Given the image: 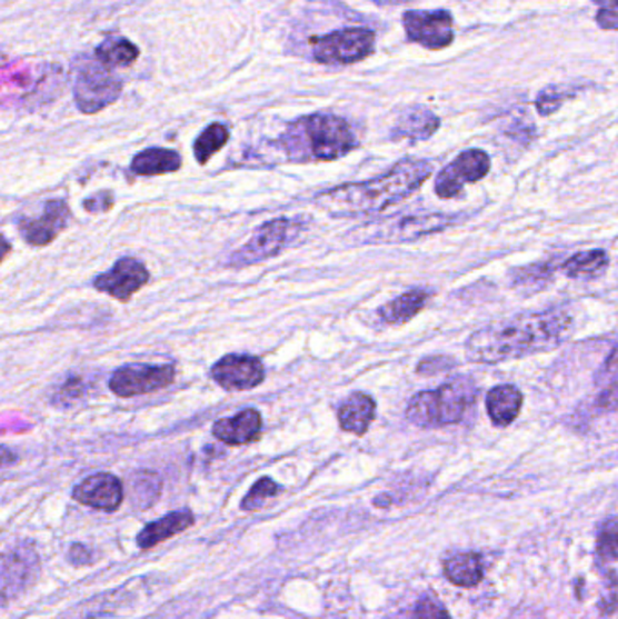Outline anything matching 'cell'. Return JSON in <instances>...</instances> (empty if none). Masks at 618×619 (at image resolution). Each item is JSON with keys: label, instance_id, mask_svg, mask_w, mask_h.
Returning <instances> with one entry per match:
<instances>
[{"label": "cell", "instance_id": "obj_1", "mask_svg": "<svg viewBox=\"0 0 618 619\" xmlns=\"http://www.w3.org/2000/svg\"><path fill=\"white\" fill-rule=\"evenodd\" d=\"M575 321L562 308L525 312L486 325L468 337L467 359L497 365L559 348L574 332Z\"/></svg>", "mask_w": 618, "mask_h": 619}, {"label": "cell", "instance_id": "obj_2", "mask_svg": "<svg viewBox=\"0 0 618 619\" xmlns=\"http://www.w3.org/2000/svg\"><path fill=\"white\" fill-rule=\"evenodd\" d=\"M427 160L407 158L393 166L392 171L361 183H345L316 196L319 209L335 218H356L383 212L388 207L407 200L432 174Z\"/></svg>", "mask_w": 618, "mask_h": 619}, {"label": "cell", "instance_id": "obj_3", "mask_svg": "<svg viewBox=\"0 0 618 619\" xmlns=\"http://www.w3.org/2000/svg\"><path fill=\"white\" fill-rule=\"evenodd\" d=\"M278 146L290 161H332L352 152L358 147V137L343 118L319 112L290 123Z\"/></svg>", "mask_w": 618, "mask_h": 619}, {"label": "cell", "instance_id": "obj_4", "mask_svg": "<svg viewBox=\"0 0 618 619\" xmlns=\"http://www.w3.org/2000/svg\"><path fill=\"white\" fill-rule=\"evenodd\" d=\"M477 386L468 377H457L433 391H421L407 406L408 422L419 428L459 425L476 402Z\"/></svg>", "mask_w": 618, "mask_h": 619}, {"label": "cell", "instance_id": "obj_5", "mask_svg": "<svg viewBox=\"0 0 618 619\" xmlns=\"http://www.w3.org/2000/svg\"><path fill=\"white\" fill-rule=\"evenodd\" d=\"M456 221L457 216L447 214L396 216L353 227L345 236V241L350 244L408 243L437 234Z\"/></svg>", "mask_w": 618, "mask_h": 619}, {"label": "cell", "instance_id": "obj_6", "mask_svg": "<svg viewBox=\"0 0 618 619\" xmlns=\"http://www.w3.org/2000/svg\"><path fill=\"white\" fill-rule=\"evenodd\" d=\"M301 227L303 223L300 218H296V220L278 218V220L266 221L255 230L252 238L241 249L235 250L229 256L226 261L227 267L241 269V267H251L266 259L275 258L280 254L281 250L289 247L296 236L300 234Z\"/></svg>", "mask_w": 618, "mask_h": 619}, {"label": "cell", "instance_id": "obj_7", "mask_svg": "<svg viewBox=\"0 0 618 619\" xmlns=\"http://www.w3.org/2000/svg\"><path fill=\"white\" fill-rule=\"evenodd\" d=\"M122 93V82L113 71L103 68L97 59L80 60L74 77V103L84 114H97L117 102Z\"/></svg>", "mask_w": 618, "mask_h": 619}, {"label": "cell", "instance_id": "obj_8", "mask_svg": "<svg viewBox=\"0 0 618 619\" xmlns=\"http://www.w3.org/2000/svg\"><path fill=\"white\" fill-rule=\"evenodd\" d=\"M312 57L323 66H350L376 49V34L367 28H347L310 39Z\"/></svg>", "mask_w": 618, "mask_h": 619}, {"label": "cell", "instance_id": "obj_9", "mask_svg": "<svg viewBox=\"0 0 618 619\" xmlns=\"http://www.w3.org/2000/svg\"><path fill=\"white\" fill-rule=\"evenodd\" d=\"M177 370L172 365H143L133 362L113 371L109 379V390L120 399L151 396L175 382Z\"/></svg>", "mask_w": 618, "mask_h": 619}, {"label": "cell", "instance_id": "obj_10", "mask_svg": "<svg viewBox=\"0 0 618 619\" xmlns=\"http://www.w3.org/2000/svg\"><path fill=\"white\" fill-rule=\"evenodd\" d=\"M488 172H490V157L481 149H468L437 174L436 194L442 200L456 198L465 186L481 181Z\"/></svg>", "mask_w": 618, "mask_h": 619}, {"label": "cell", "instance_id": "obj_11", "mask_svg": "<svg viewBox=\"0 0 618 619\" xmlns=\"http://www.w3.org/2000/svg\"><path fill=\"white\" fill-rule=\"evenodd\" d=\"M402 24L410 42L439 51L453 42V19L445 10L407 11Z\"/></svg>", "mask_w": 618, "mask_h": 619}, {"label": "cell", "instance_id": "obj_12", "mask_svg": "<svg viewBox=\"0 0 618 619\" xmlns=\"http://www.w3.org/2000/svg\"><path fill=\"white\" fill-rule=\"evenodd\" d=\"M151 273L148 267L134 258H120L108 272L100 273L93 279L97 292L106 293L109 298L120 302L133 299L149 283Z\"/></svg>", "mask_w": 618, "mask_h": 619}, {"label": "cell", "instance_id": "obj_13", "mask_svg": "<svg viewBox=\"0 0 618 619\" xmlns=\"http://www.w3.org/2000/svg\"><path fill=\"white\" fill-rule=\"evenodd\" d=\"M211 377L226 391H249L266 379V366L258 357L229 353L215 362Z\"/></svg>", "mask_w": 618, "mask_h": 619}, {"label": "cell", "instance_id": "obj_14", "mask_svg": "<svg viewBox=\"0 0 618 619\" xmlns=\"http://www.w3.org/2000/svg\"><path fill=\"white\" fill-rule=\"evenodd\" d=\"M69 220L71 210L68 203L64 200H51L37 218H20L19 232L31 247H46L68 229Z\"/></svg>", "mask_w": 618, "mask_h": 619}, {"label": "cell", "instance_id": "obj_15", "mask_svg": "<svg viewBox=\"0 0 618 619\" xmlns=\"http://www.w3.org/2000/svg\"><path fill=\"white\" fill-rule=\"evenodd\" d=\"M39 558L33 551H11L0 556V605L13 600L33 583Z\"/></svg>", "mask_w": 618, "mask_h": 619}, {"label": "cell", "instance_id": "obj_16", "mask_svg": "<svg viewBox=\"0 0 618 619\" xmlns=\"http://www.w3.org/2000/svg\"><path fill=\"white\" fill-rule=\"evenodd\" d=\"M73 498L89 508L113 512L122 506L123 486L114 475H91L73 489Z\"/></svg>", "mask_w": 618, "mask_h": 619}, {"label": "cell", "instance_id": "obj_17", "mask_svg": "<svg viewBox=\"0 0 618 619\" xmlns=\"http://www.w3.org/2000/svg\"><path fill=\"white\" fill-rule=\"evenodd\" d=\"M261 415L260 411L249 410L240 411L229 419H220L212 426V435L215 439L220 440L223 445L243 446L255 442L261 433Z\"/></svg>", "mask_w": 618, "mask_h": 619}, {"label": "cell", "instance_id": "obj_18", "mask_svg": "<svg viewBox=\"0 0 618 619\" xmlns=\"http://www.w3.org/2000/svg\"><path fill=\"white\" fill-rule=\"evenodd\" d=\"M441 126V120L430 109L422 106H412L399 114L398 122L393 123V140H412L421 142L436 134Z\"/></svg>", "mask_w": 618, "mask_h": 619}, {"label": "cell", "instance_id": "obj_19", "mask_svg": "<svg viewBox=\"0 0 618 619\" xmlns=\"http://www.w3.org/2000/svg\"><path fill=\"white\" fill-rule=\"evenodd\" d=\"M376 419V400L367 393H352L343 405L339 406L338 420L339 426L347 433L361 435L367 433L368 428Z\"/></svg>", "mask_w": 618, "mask_h": 619}, {"label": "cell", "instance_id": "obj_20", "mask_svg": "<svg viewBox=\"0 0 618 619\" xmlns=\"http://www.w3.org/2000/svg\"><path fill=\"white\" fill-rule=\"evenodd\" d=\"M520 408H522V393L516 386L501 385L488 391L486 410L490 415L491 422L499 428L510 426L519 417Z\"/></svg>", "mask_w": 618, "mask_h": 619}, {"label": "cell", "instance_id": "obj_21", "mask_svg": "<svg viewBox=\"0 0 618 619\" xmlns=\"http://www.w3.org/2000/svg\"><path fill=\"white\" fill-rule=\"evenodd\" d=\"M182 169V157L172 149L151 147L146 151L138 152L131 161V171L137 176H163L171 174Z\"/></svg>", "mask_w": 618, "mask_h": 619}, {"label": "cell", "instance_id": "obj_22", "mask_svg": "<svg viewBox=\"0 0 618 619\" xmlns=\"http://www.w3.org/2000/svg\"><path fill=\"white\" fill-rule=\"evenodd\" d=\"M192 523H195V517H192L191 511L169 512L157 522L143 527L138 535V546L142 549H151V547L158 546L160 541L169 540L178 532L186 531Z\"/></svg>", "mask_w": 618, "mask_h": 619}, {"label": "cell", "instance_id": "obj_23", "mask_svg": "<svg viewBox=\"0 0 618 619\" xmlns=\"http://www.w3.org/2000/svg\"><path fill=\"white\" fill-rule=\"evenodd\" d=\"M428 299H430L428 290L413 288L410 292L402 293L379 308V319L387 325H407L421 312L422 308L427 307Z\"/></svg>", "mask_w": 618, "mask_h": 619}, {"label": "cell", "instance_id": "obj_24", "mask_svg": "<svg viewBox=\"0 0 618 619\" xmlns=\"http://www.w3.org/2000/svg\"><path fill=\"white\" fill-rule=\"evenodd\" d=\"M140 57V49L134 46L131 40L123 37H111L103 40L99 48L94 49V59L103 66V68L113 69L129 68L137 62Z\"/></svg>", "mask_w": 618, "mask_h": 619}, {"label": "cell", "instance_id": "obj_25", "mask_svg": "<svg viewBox=\"0 0 618 619\" xmlns=\"http://www.w3.org/2000/svg\"><path fill=\"white\" fill-rule=\"evenodd\" d=\"M609 256L606 250H585L574 254L560 264V270L571 279H597L606 272Z\"/></svg>", "mask_w": 618, "mask_h": 619}, {"label": "cell", "instance_id": "obj_26", "mask_svg": "<svg viewBox=\"0 0 618 619\" xmlns=\"http://www.w3.org/2000/svg\"><path fill=\"white\" fill-rule=\"evenodd\" d=\"M445 575L459 587H474L482 580L485 567L479 555H457L445 563Z\"/></svg>", "mask_w": 618, "mask_h": 619}, {"label": "cell", "instance_id": "obj_27", "mask_svg": "<svg viewBox=\"0 0 618 619\" xmlns=\"http://www.w3.org/2000/svg\"><path fill=\"white\" fill-rule=\"evenodd\" d=\"M229 137H231V132L223 123H211L209 128L203 129L200 137L197 138V142H195V147H192L198 163L206 166L207 161L211 160L220 149L226 147Z\"/></svg>", "mask_w": 618, "mask_h": 619}, {"label": "cell", "instance_id": "obj_28", "mask_svg": "<svg viewBox=\"0 0 618 619\" xmlns=\"http://www.w3.org/2000/svg\"><path fill=\"white\" fill-rule=\"evenodd\" d=\"M554 270L550 264L535 263L522 267V269H514L510 272V283L516 290L534 293L539 292L546 284L550 283Z\"/></svg>", "mask_w": 618, "mask_h": 619}, {"label": "cell", "instance_id": "obj_29", "mask_svg": "<svg viewBox=\"0 0 618 619\" xmlns=\"http://www.w3.org/2000/svg\"><path fill=\"white\" fill-rule=\"evenodd\" d=\"M280 486H278L272 478H260V480L252 486L251 491L247 492V497L243 498V502H241V509H243V511H255V509L263 508V503H266L269 498L276 497V495H280Z\"/></svg>", "mask_w": 618, "mask_h": 619}, {"label": "cell", "instance_id": "obj_30", "mask_svg": "<svg viewBox=\"0 0 618 619\" xmlns=\"http://www.w3.org/2000/svg\"><path fill=\"white\" fill-rule=\"evenodd\" d=\"M453 366H456V359L448 356L425 357L418 365V373L425 377L439 376L442 371L451 370Z\"/></svg>", "mask_w": 618, "mask_h": 619}, {"label": "cell", "instance_id": "obj_31", "mask_svg": "<svg viewBox=\"0 0 618 619\" xmlns=\"http://www.w3.org/2000/svg\"><path fill=\"white\" fill-rule=\"evenodd\" d=\"M562 102H565L562 93L555 91V89H545V91H540L535 106H537V111H539L542 117H550V114H554V112L562 106Z\"/></svg>", "mask_w": 618, "mask_h": 619}, {"label": "cell", "instance_id": "obj_32", "mask_svg": "<svg viewBox=\"0 0 618 619\" xmlns=\"http://www.w3.org/2000/svg\"><path fill=\"white\" fill-rule=\"evenodd\" d=\"M416 618L418 619H451L447 609L433 601L432 598H422L416 607Z\"/></svg>", "mask_w": 618, "mask_h": 619}, {"label": "cell", "instance_id": "obj_33", "mask_svg": "<svg viewBox=\"0 0 618 619\" xmlns=\"http://www.w3.org/2000/svg\"><path fill=\"white\" fill-rule=\"evenodd\" d=\"M113 194L111 192H99L93 198L84 201V209L89 212H100V210H109L113 207Z\"/></svg>", "mask_w": 618, "mask_h": 619}, {"label": "cell", "instance_id": "obj_34", "mask_svg": "<svg viewBox=\"0 0 618 619\" xmlns=\"http://www.w3.org/2000/svg\"><path fill=\"white\" fill-rule=\"evenodd\" d=\"M19 462V455L8 446H0V469L10 468Z\"/></svg>", "mask_w": 618, "mask_h": 619}, {"label": "cell", "instance_id": "obj_35", "mask_svg": "<svg viewBox=\"0 0 618 619\" xmlns=\"http://www.w3.org/2000/svg\"><path fill=\"white\" fill-rule=\"evenodd\" d=\"M80 388H82V381L80 379H71V381L66 382L60 393L68 397V399H77L80 396Z\"/></svg>", "mask_w": 618, "mask_h": 619}, {"label": "cell", "instance_id": "obj_36", "mask_svg": "<svg viewBox=\"0 0 618 619\" xmlns=\"http://www.w3.org/2000/svg\"><path fill=\"white\" fill-rule=\"evenodd\" d=\"M11 252V243L4 236H0V263L8 258V254Z\"/></svg>", "mask_w": 618, "mask_h": 619}]
</instances>
